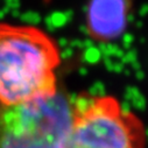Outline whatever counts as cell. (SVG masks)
I'll use <instances>...</instances> for the list:
<instances>
[{
  "label": "cell",
  "mask_w": 148,
  "mask_h": 148,
  "mask_svg": "<svg viewBox=\"0 0 148 148\" xmlns=\"http://www.w3.org/2000/svg\"><path fill=\"white\" fill-rule=\"evenodd\" d=\"M57 41L35 25L0 21V105L54 97L61 65Z\"/></svg>",
  "instance_id": "cell-1"
},
{
  "label": "cell",
  "mask_w": 148,
  "mask_h": 148,
  "mask_svg": "<svg viewBox=\"0 0 148 148\" xmlns=\"http://www.w3.org/2000/svg\"><path fill=\"white\" fill-rule=\"evenodd\" d=\"M142 119L108 95L71 98V118L57 148H146Z\"/></svg>",
  "instance_id": "cell-2"
},
{
  "label": "cell",
  "mask_w": 148,
  "mask_h": 148,
  "mask_svg": "<svg viewBox=\"0 0 148 148\" xmlns=\"http://www.w3.org/2000/svg\"><path fill=\"white\" fill-rule=\"evenodd\" d=\"M71 118V97L0 105V148H57Z\"/></svg>",
  "instance_id": "cell-3"
},
{
  "label": "cell",
  "mask_w": 148,
  "mask_h": 148,
  "mask_svg": "<svg viewBox=\"0 0 148 148\" xmlns=\"http://www.w3.org/2000/svg\"><path fill=\"white\" fill-rule=\"evenodd\" d=\"M135 0H86L84 28L89 39L98 45H110L126 33Z\"/></svg>",
  "instance_id": "cell-4"
}]
</instances>
